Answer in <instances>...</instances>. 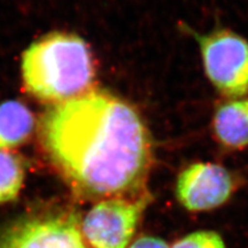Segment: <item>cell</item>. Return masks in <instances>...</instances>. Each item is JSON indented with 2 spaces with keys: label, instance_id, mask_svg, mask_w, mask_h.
Masks as SVG:
<instances>
[{
  "label": "cell",
  "instance_id": "1",
  "mask_svg": "<svg viewBox=\"0 0 248 248\" xmlns=\"http://www.w3.org/2000/svg\"><path fill=\"white\" fill-rule=\"evenodd\" d=\"M40 133L51 164L84 199L146 196L150 137L138 112L119 97L90 90L52 105Z\"/></svg>",
  "mask_w": 248,
  "mask_h": 248
},
{
  "label": "cell",
  "instance_id": "2",
  "mask_svg": "<svg viewBox=\"0 0 248 248\" xmlns=\"http://www.w3.org/2000/svg\"><path fill=\"white\" fill-rule=\"evenodd\" d=\"M21 74L29 94L55 105L90 91L95 66L89 46L83 38L52 32L26 49Z\"/></svg>",
  "mask_w": 248,
  "mask_h": 248
},
{
  "label": "cell",
  "instance_id": "3",
  "mask_svg": "<svg viewBox=\"0 0 248 248\" xmlns=\"http://www.w3.org/2000/svg\"><path fill=\"white\" fill-rule=\"evenodd\" d=\"M0 248L88 247L79 215L64 209H51L0 223Z\"/></svg>",
  "mask_w": 248,
  "mask_h": 248
},
{
  "label": "cell",
  "instance_id": "4",
  "mask_svg": "<svg viewBox=\"0 0 248 248\" xmlns=\"http://www.w3.org/2000/svg\"><path fill=\"white\" fill-rule=\"evenodd\" d=\"M202 61L208 80L221 95L242 98L248 92V41L230 29L200 35Z\"/></svg>",
  "mask_w": 248,
  "mask_h": 248
},
{
  "label": "cell",
  "instance_id": "5",
  "mask_svg": "<svg viewBox=\"0 0 248 248\" xmlns=\"http://www.w3.org/2000/svg\"><path fill=\"white\" fill-rule=\"evenodd\" d=\"M148 200V195L100 200L81 222L84 239L92 248H126Z\"/></svg>",
  "mask_w": 248,
  "mask_h": 248
},
{
  "label": "cell",
  "instance_id": "6",
  "mask_svg": "<svg viewBox=\"0 0 248 248\" xmlns=\"http://www.w3.org/2000/svg\"><path fill=\"white\" fill-rule=\"evenodd\" d=\"M235 190V180L228 169L213 162H196L178 177L176 196L192 212L209 211L224 205Z\"/></svg>",
  "mask_w": 248,
  "mask_h": 248
},
{
  "label": "cell",
  "instance_id": "7",
  "mask_svg": "<svg viewBox=\"0 0 248 248\" xmlns=\"http://www.w3.org/2000/svg\"><path fill=\"white\" fill-rule=\"evenodd\" d=\"M212 130L216 141L224 148H247L248 98L229 99L217 107L212 118Z\"/></svg>",
  "mask_w": 248,
  "mask_h": 248
},
{
  "label": "cell",
  "instance_id": "8",
  "mask_svg": "<svg viewBox=\"0 0 248 248\" xmlns=\"http://www.w3.org/2000/svg\"><path fill=\"white\" fill-rule=\"evenodd\" d=\"M34 126V115L25 104L13 99L0 104V149L10 150L24 144Z\"/></svg>",
  "mask_w": 248,
  "mask_h": 248
},
{
  "label": "cell",
  "instance_id": "9",
  "mask_svg": "<svg viewBox=\"0 0 248 248\" xmlns=\"http://www.w3.org/2000/svg\"><path fill=\"white\" fill-rule=\"evenodd\" d=\"M24 167L10 150L0 149V204L17 199L24 182Z\"/></svg>",
  "mask_w": 248,
  "mask_h": 248
},
{
  "label": "cell",
  "instance_id": "10",
  "mask_svg": "<svg viewBox=\"0 0 248 248\" xmlns=\"http://www.w3.org/2000/svg\"><path fill=\"white\" fill-rule=\"evenodd\" d=\"M172 248H227V245L217 232L198 231L178 240Z\"/></svg>",
  "mask_w": 248,
  "mask_h": 248
},
{
  "label": "cell",
  "instance_id": "11",
  "mask_svg": "<svg viewBox=\"0 0 248 248\" xmlns=\"http://www.w3.org/2000/svg\"><path fill=\"white\" fill-rule=\"evenodd\" d=\"M129 248H170V247L164 240L160 238L153 237V236H144L136 240V241L129 246Z\"/></svg>",
  "mask_w": 248,
  "mask_h": 248
}]
</instances>
